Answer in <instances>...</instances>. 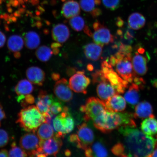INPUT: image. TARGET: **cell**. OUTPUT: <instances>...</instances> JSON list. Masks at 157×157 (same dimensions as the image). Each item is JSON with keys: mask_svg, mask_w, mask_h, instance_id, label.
<instances>
[{"mask_svg": "<svg viewBox=\"0 0 157 157\" xmlns=\"http://www.w3.org/2000/svg\"><path fill=\"white\" fill-rule=\"evenodd\" d=\"M136 127L125 126L119 128L124 137L125 154L130 157H152L157 146L156 139L145 134Z\"/></svg>", "mask_w": 157, "mask_h": 157, "instance_id": "6da1fadb", "label": "cell"}, {"mask_svg": "<svg viewBox=\"0 0 157 157\" xmlns=\"http://www.w3.org/2000/svg\"><path fill=\"white\" fill-rule=\"evenodd\" d=\"M132 113L105 111L93 121L94 126L104 133L111 132L121 127H136Z\"/></svg>", "mask_w": 157, "mask_h": 157, "instance_id": "7a4b0ae2", "label": "cell"}, {"mask_svg": "<svg viewBox=\"0 0 157 157\" xmlns=\"http://www.w3.org/2000/svg\"><path fill=\"white\" fill-rule=\"evenodd\" d=\"M46 119L36 106L31 105L24 108L18 114L17 123L23 130L35 133Z\"/></svg>", "mask_w": 157, "mask_h": 157, "instance_id": "3957f363", "label": "cell"}, {"mask_svg": "<svg viewBox=\"0 0 157 157\" xmlns=\"http://www.w3.org/2000/svg\"><path fill=\"white\" fill-rule=\"evenodd\" d=\"M131 54L123 53L119 51L110 58L109 63L114 67L116 72L123 79L132 83L136 77L133 71Z\"/></svg>", "mask_w": 157, "mask_h": 157, "instance_id": "277c9868", "label": "cell"}, {"mask_svg": "<svg viewBox=\"0 0 157 157\" xmlns=\"http://www.w3.org/2000/svg\"><path fill=\"white\" fill-rule=\"evenodd\" d=\"M69 110L68 107H64L62 112L55 117L52 125L54 136L61 138L74 129L75 121Z\"/></svg>", "mask_w": 157, "mask_h": 157, "instance_id": "5b68a950", "label": "cell"}, {"mask_svg": "<svg viewBox=\"0 0 157 157\" xmlns=\"http://www.w3.org/2000/svg\"><path fill=\"white\" fill-rule=\"evenodd\" d=\"M94 138L93 131L87 124L83 123L78 126L76 133L70 135L68 140L78 148L85 150L93 144Z\"/></svg>", "mask_w": 157, "mask_h": 157, "instance_id": "8992f818", "label": "cell"}, {"mask_svg": "<svg viewBox=\"0 0 157 157\" xmlns=\"http://www.w3.org/2000/svg\"><path fill=\"white\" fill-rule=\"evenodd\" d=\"M80 110L84 113V120L93 121L96 118L107 111L105 102L99 98H88L85 105H82Z\"/></svg>", "mask_w": 157, "mask_h": 157, "instance_id": "52a82bcc", "label": "cell"}, {"mask_svg": "<svg viewBox=\"0 0 157 157\" xmlns=\"http://www.w3.org/2000/svg\"><path fill=\"white\" fill-rule=\"evenodd\" d=\"M101 68L106 79L114 88L117 94L124 93L128 87V82L123 79L113 69L108 61L105 60L102 62Z\"/></svg>", "mask_w": 157, "mask_h": 157, "instance_id": "ba28073f", "label": "cell"}, {"mask_svg": "<svg viewBox=\"0 0 157 157\" xmlns=\"http://www.w3.org/2000/svg\"><path fill=\"white\" fill-rule=\"evenodd\" d=\"M94 32L92 35L95 44L103 47L114 42V38L110 31L99 21L93 23Z\"/></svg>", "mask_w": 157, "mask_h": 157, "instance_id": "9c48e42d", "label": "cell"}, {"mask_svg": "<svg viewBox=\"0 0 157 157\" xmlns=\"http://www.w3.org/2000/svg\"><path fill=\"white\" fill-rule=\"evenodd\" d=\"M40 141L35 133L29 132L21 137L19 144L28 156L33 157L39 153Z\"/></svg>", "mask_w": 157, "mask_h": 157, "instance_id": "30bf717a", "label": "cell"}, {"mask_svg": "<svg viewBox=\"0 0 157 157\" xmlns=\"http://www.w3.org/2000/svg\"><path fill=\"white\" fill-rule=\"evenodd\" d=\"M90 83L91 80L85 75L84 71L76 72L69 81L70 87L72 91L84 94L87 93V88Z\"/></svg>", "mask_w": 157, "mask_h": 157, "instance_id": "8fae6325", "label": "cell"}, {"mask_svg": "<svg viewBox=\"0 0 157 157\" xmlns=\"http://www.w3.org/2000/svg\"><path fill=\"white\" fill-rule=\"evenodd\" d=\"M144 49H138L132 58L133 71L136 76L145 75L148 71V58L144 54Z\"/></svg>", "mask_w": 157, "mask_h": 157, "instance_id": "7c38bea8", "label": "cell"}, {"mask_svg": "<svg viewBox=\"0 0 157 157\" xmlns=\"http://www.w3.org/2000/svg\"><path fill=\"white\" fill-rule=\"evenodd\" d=\"M63 145L60 138L55 136L45 140H40L39 152L47 156H56Z\"/></svg>", "mask_w": 157, "mask_h": 157, "instance_id": "4fadbf2b", "label": "cell"}, {"mask_svg": "<svg viewBox=\"0 0 157 157\" xmlns=\"http://www.w3.org/2000/svg\"><path fill=\"white\" fill-rule=\"evenodd\" d=\"M54 92L58 99L65 102L70 101L73 97V93L65 78H62L56 82L54 86Z\"/></svg>", "mask_w": 157, "mask_h": 157, "instance_id": "5bb4252c", "label": "cell"}, {"mask_svg": "<svg viewBox=\"0 0 157 157\" xmlns=\"http://www.w3.org/2000/svg\"><path fill=\"white\" fill-rule=\"evenodd\" d=\"M101 3V0H79V4L84 11L95 18L102 14V10L99 7Z\"/></svg>", "mask_w": 157, "mask_h": 157, "instance_id": "9a60e30c", "label": "cell"}, {"mask_svg": "<svg viewBox=\"0 0 157 157\" xmlns=\"http://www.w3.org/2000/svg\"><path fill=\"white\" fill-rule=\"evenodd\" d=\"M56 99L52 94L41 90L36 100V107L42 114L46 113L48 111L50 106Z\"/></svg>", "mask_w": 157, "mask_h": 157, "instance_id": "2e32d148", "label": "cell"}, {"mask_svg": "<svg viewBox=\"0 0 157 157\" xmlns=\"http://www.w3.org/2000/svg\"><path fill=\"white\" fill-rule=\"evenodd\" d=\"M107 111L111 112H121L126 107V101L121 95L117 94L110 98L105 102Z\"/></svg>", "mask_w": 157, "mask_h": 157, "instance_id": "e0dca14e", "label": "cell"}, {"mask_svg": "<svg viewBox=\"0 0 157 157\" xmlns=\"http://www.w3.org/2000/svg\"><path fill=\"white\" fill-rule=\"evenodd\" d=\"M52 38L56 42L63 44L69 38L70 31L68 27L63 23H58L52 27Z\"/></svg>", "mask_w": 157, "mask_h": 157, "instance_id": "ac0fdd59", "label": "cell"}, {"mask_svg": "<svg viewBox=\"0 0 157 157\" xmlns=\"http://www.w3.org/2000/svg\"><path fill=\"white\" fill-rule=\"evenodd\" d=\"M80 8L79 3L74 0L64 2L62 5L61 14L65 18L70 19L79 15Z\"/></svg>", "mask_w": 157, "mask_h": 157, "instance_id": "d6986e66", "label": "cell"}, {"mask_svg": "<svg viewBox=\"0 0 157 157\" xmlns=\"http://www.w3.org/2000/svg\"><path fill=\"white\" fill-rule=\"evenodd\" d=\"M27 78L31 83L42 86L45 80V73L42 69L33 66L27 69L26 72Z\"/></svg>", "mask_w": 157, "mask_h": 157, "instance_id": "ffe728a7", "label": "cell"}, {"mask_svg": "<svg viewBox=\"0 0 157 157\" xmlns=\"http://www.w3.org/2000/svg\"><path fill=\"white\" fill-rule=\"evenodd\" d=\"M97 92L98 97L105 103L110 98L118 94L114 88L108 81L102 82L98 84Z\"/></svg>", "mask_w": 157, "mask_h": 157, "instance_id": "44dd1931", "label": "cell"}, {"mask_svg": "<svg viewBox=\"0 0 157 157\" xmlns=\"http://www.w3.org/2000/svg\"><path fill=\"white\" fill-rule=\"evenodd\" d=\"M24 44V40L18 35H12L8 40L7 48L13 54L15 58L21 57L20 52L22 50Z\"/></svg>", "mask_w": 157, "mask_h": 157, "instance_id": "7402d4cb", "label": "cell"}, {"mask_svg": "<svg viewBox=\"0 0 157 157\" xmlns=\"http://www.w3.org/2000/svg\"><path fill=\"white\" fill-rule=\"evenodd\" d=\"M153 111L152 107L150 103L146 101H142L137 104L133 116L135 119H143L155 117Z\"/></svg>", "mask_w": 157, "mask_h": 157, "instance_id": "603a6c76", "label": "cell"}, {"mask_svg": "<svg viewBox=\"0 0 157 157\" xmlns=\"http://www.w3.org/2000/svg\"><path fill=\"white\" fill-rule=\"evenodd\" d=\"M102 47L94 43H90L84 46V54L88 59L97 61L101 58L102 54Z\"/></svg>", "mask_w": 157, "mask_h": 157, "instance_id": "cb8c5ba5", "label": "cell"}, {"mask_svg": "<svg viewBox=\"0 0 157 157\" xmlns=\"http://www.w3.org/2000/svg\"><path fill=\"white\" fill-rule=\"evenodd\" d=\"M86 157H107L108 152L106 148L99 142L93 143L85 150Z\"/></svg>", "mask_w": 157, "mask_h": 157, "instance_id": "d4e9b609", "label": "cell"}, {"mask_svg": "<svg viewBox=\"0 0 157 157\" xmlns=\"http://www.w3.org/2000/svg\"><path fill=\"white\" fill-rule=\"evenodd\" d=\"M69 24L74 30L77 32L83 31L88 36L92 37L93 32L86 25L84 19L81 16L78 15L70 19Z\"/></svg>", "mask_w": 157, "mask_h": 157, "instance_id": "484cf974", "label": "cell"}, {"mask_svg": "<svg viewBox=\"0 0 157 157\" xmlns=\"http://www.w3.org/2000/svg\"><path fill=\"white\" fill-rule=\"evenodd\" d=\"M146 19L144 16L139 13H133L129 16L128 23L129 28L133 30H139L144 27Z\"/></svg>", "mask_w": 157, "mask_h": 157, "instance_id": "4316f807", "label": "cell"}, {"mask_svg": "<svg viewBox=\"0 0 157 157\" xmlns=\"http://www.w3.org/2000/svg\"><path fill=\"white\" fill-rule=\"evenodd\" d=\"M140 86L135 83H132L125 94L124 98L128 103L132 105L138 103L139 101Z\"/></svg>", "mask_w": 157, "mask_h": 157, "instance_id": "83f0119b", "label": "cell"}, {"mask_svg": "<svg viewBox=\"0 0 157 157\" xmlns=\"http://www.w3.org/2000/svg\"><path fill=\"white\" fill-rule=\"evenodd\" d=\"M142 132L148 136H152L157 133V121L155 117L147 118L141 124Z\"/></svg>", "mask_w": 157, "mask_h": 157, "instance_id": "f1b7e54d", "label": "cell"}, {"mask_svg": "<svg viewBox=\"0 0 157 157\" xmlns=\"http://www.w3.org/2000/svg\"><path fill=\"white\" fill-rule=\"evenodd\" d=\"M23 37L25 46L29 50L36 49L40 44V37L35 31H30L25 33Z\"/></svg>", "mask_w": 157, "mask_h": 157, "instance_id": "f546056e", "label": "cell"}, {"mask_svg": "<svg viewBox=\"0 0 157 157\" xmlns=\"http://www.w3.org/2000/svg\"><path fill=\"white\" fill-rule=\"evenodd\" d=\"M34 90V87L32 83L25 79L19 82L15 88V93L18 96L28 95L32 93Z\"/></svg>", "mask_w": 157, "mask_h": 157, "instance_id": "4dcf8cb0", "label": "cell"}, {"mask_svg": "<svg viewBox=\"0 0 157 157\" xmlns=\"http://www.w3.org/2000/svg\"><path fill=\"white\" fill-rule=\"evenodd\" d=\"M37 131V135L40 140H48L55 136V132L52 127L46 122L41 125Z\"/></svg>", "mask_w": 157, "mask_h": 157, "instance_id": "1f68e13d", "label": "cell"}, {"mask_svg": "<svg viewBox=\"0 0 157 157\" xmlns=\"http://www.w3.org/2000/svg\"><path fill=\"white\" fill-rule=\"evenodd\" d=\"M53 54L52 49L46 46H42L37 49L35 55L40 61L47 62L50 60Z\"/></svg>", "mask_w": 157, "mask_h": 157, "instance_id": "d6a6232c", "label": "cell"}, {"mask_svg": "<svg viewBox=\"0 0 157 157\" xmlns=\"http://www.w3.org/2000/svg\"><path fill=\"white\" fill-rule=\"evenodd\" d=\"M27 155L25 151L21 147L17 146L16 143L13 142L11 144L9 154V157H27Z\"/></svg>", "mask_w": 157, "mask_h": 157, "instance_id": "836d02e7", "label": "cell"}, {"mask_svg": "<svg viewBox=\"0 0 157 157\" xmlns=\"http://www.w3.org/2000/svg\"><path fill=\"white\" fill-rule=\"evenodd\" d=\"M17 99V102L20 103L21 106L23 108L28 107L29 105H33L35 101L34 97L30 94L25 95H19Z\"/></svg>", "mask_w": 157, "mask_h": 157, "instance_id": "e575fe53", "label": "cell"}, {"mask_svg": "<svg viewBox=\"0 0 157 157\" xmlns=\"http://www.w3.org/2000/svg\"><path fill=\"white\" fill-rule=\"evenodd\" d=\"M64 108L62 103L56 99L50 106L48 111L52 114L56 115L62 112Z\"/></svg>", "mask_w": 157, "mask_h": 157, "instance_id": "d590c367", "label": "cell"}, {"mask_svg": "<svg viewBox=\"0 0 157 157\" xmlns=\"http://www.w3.org/2000/svg\"><path fill=\"white\" fill-rule=\"evenodd\" d=\"M106 8L111 11H114L119 7L121 0H101Z\"/></svg>", "mask_w": 157, "mask_h": 157, "instance_id": "8d00e7d4", "label": "cell"}, {"mask_svg": "<svg viewBox=\"0 0 157 157\" xmlns=\"http://www.w3.org/2000/svg\"><path fill=\"white\" fill-rule=\"evenodd\" d=\"M91 76L94 84L99 83L102 82L107 81L101 70H96L91 74Z\"/></svg>", "mask_w": 157, "mask_h": 157, "instance_id": "74e56055", "label": "cell"}, {"mask_svg": "<svg viewBox=\"0 0 157 157\" xmlns=\"http://www.w3.org/2000/svg\"><path fill=\"white\" fill-rule=\"evenodd\" d=\"M9 141L8 133L4 129H0V148L6 146Z\"/></svg>", "mask_w": 157, "mask_h": 157, "instance_id": "f35d334b", "label": "cell"}, {"mask_svg": "<svg viewBox=\"0 0 157 157\" xmlns=\"http://www.w3.org/2000/svg\"><path fill=\"white\" fill-rule=\"evenodd\" d=\"M111 151L113 154L117 156H121L125 154V148L122 143H117L111 149Z\"/></svg>", "mask_w": 157, "mask_h": 157, "instance_id": "ab89813d", "label": "cell"}, {"mask_svg": "<svg viewBox=\"0 0 157 157\" xmlns=\"http://www.w3.org/2000/svg\"><path fill=\"white\" fill-rule=\"evenodd\" d=\"M61 44L58 42L53 43L51 44V48H52L53 54L55 55H58L59 52V48L62 47Z\"/></svg>", "mask_w": 157, "mask_h": 157, "instance_id": "60d3db41", "label": "cell"}, {"mask_svg": "<svg viewBox=\"0 0 157 157\" xmlns=\"http://www.w3.org/2000/svg\"><path fill=\"white\" fill-rule=\"evenodd\" d=\"M6 118V115L2 106L0 104V127L2 121Z\"/></svg>", "mask_w": 157, "mask_h": 157, "instance_id": "b9f144b4", "label": "cell"}, {"mask_svg": "<svg viewBox=\"0 0 157 157\" xmlns=\"http://www.w3.org/2000/svg\"><path fill=\"white\" fill-rule=\"evenodd\" d=\"M6 37L5 35L3 32L0 31V48H2L5 44Z\"/></svg>", "mask_w": 157, "mask_h": 157, "instance_id": "7bdbcfd3", "label": "cell"}, {"mask_svg": "<svg viewBox=\"0 0 157 157\" xmlns=\"http://www.w3.org/2000/svg\"><path fill=\"white\" fill-rule=\"evenodd\" d=\"M116 24L118 27H121L123 26L124 23L120 17H118L117 19Z\"/></svg>", "mask_w": 157, "mask_h": 157, "instance_id": "ee69618b", "label": "cell"}, {"mask_svg": "<svg viewBox=\"0 0 157 157\" xmlns=\"http://www.w3.org/2000/svg\"><path fill=\"white\" fill-rule=\"evenodd\" d=\"M0 157H9L7 151L6 150H0Z\"/></svg>", "mask_w": 157, "mask_h": 157, "instance_id": "f6af8a7d", "label": "cell"}, {"mask_svg": "<svg viewBox=\"0 0 157 157\" xmlns=\"http://www.w3.org/2000/svg\"><path fill=\"white\" fill-rule=\"evenodd\" d=\"M52 76V79L55 81L58 80L60 78L59 74L58 73H53Z\"/></svg>", "mask_w": 157, "mask_h": 157, "instance_id": "bcb514c9", "label": "cell"}, {"mask_svg": "<svg viewBox=\"0 0 157 157\" xmlns=\"http://www.w3.org/2000/svg\"><path fill=\"white\" fill-rule=\"evenodd\" d=\"M75 72H76V70L74 68H70V69L67 70V73L71 75L72 74L75 73Z\"/></svg>", "mask_w": 157, "mask_h": 157, "instance_id": "7dc6e473", "label": "cell"}, {"mask_svg": "<svg viewBox=\"0 0 157 157\" xmlns=\"http://www.w3.org/2000/svg\"><path fill=\"white\" fill-rule=\"evenodd\" d=\"M152 157H157V146L152 153Z\"/></svg>", "mask_w": 157, "mask_h": 157, "instance_id": "c3c4849f", "label": "cell"}, {"mask_svg": "<svg viewBox=\"0 0 157 157\" xmlns=\"http://www.w3.org/2000/svg\"><path fill=\"white\" fill-rule=\"evenodd\" d=\"M87 69L90 71H93L94 69L93 66L91 64H88L87 66Z\"/></svg>", "mask_w": 157, "mask_h": 157, "instance_id": "681fc988", "label": "cell"}, {"mask_svg": "<svg viewBox=\"0 0 157 157\" xmlns=\"http://www.w3.org/2000/svg\"><path fill=\"white\" fill-rule=\"evenodd\" d=\"M120 157H130L127 155L126 154H124L122 155H121V156H120Z\"/></svg>", "mask_w": 157, "mask_h": 157, "instance_id": "f907efd6", "label": "cell"}, {"mask_svg": "<svg viewBox=\"0 0 157 157\" xmlns=\"http://www.w3.org/2000/svg\"><path fill=\"white\" fill-rule=\"evenodd\" d=\"M60 1H61L62 2H65V1H68V0H60Z\"/></svg>", "mask_w": 157, "mask_h": 157, "instance_id": "816d5d0a", "label": "cell"}, {"mask_svg": "<svg viewBox=\"0 0 157 157\" xmlns=\"http://www.w3.org/2000/svg\"><path fill=\"white\" fill-rule=\"evenodd\" d=\"M156 140H157V135L156 136Z\"/></svg>", "mask_w": 157, "mask_h": 157, "instance_id": "f5cc1de1", "label": "cell"}]
</instances>
